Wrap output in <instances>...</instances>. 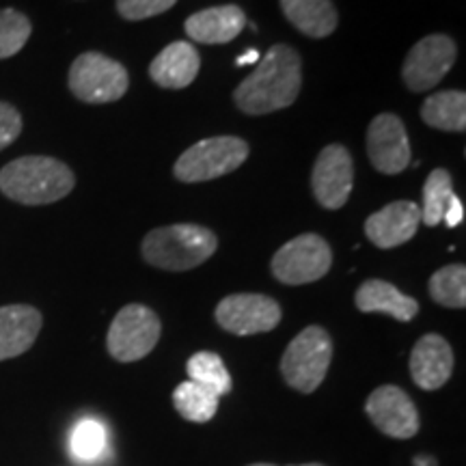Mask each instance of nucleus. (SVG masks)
Wrapping results in <instances>:
<instances>
[{
	"label": "nucleus",
	"instance_id": "obj_1",
	"mask_svg": "<svg viewBox=\"0 0 466 466\" xmlns=\"http://www.w3.org/2000/svg\"><path fill=\"white\" fill-rule=\"evenodd\" d=\"M302 86V58L291 46L277 44L259 58L255 72L233 91L244 115H270L291 106Z\"/></svg>",
	"mask_w": 466,
	"mask_h": 466
},
{
	"label": "nucleus",
	"instance_id": "obj_2",
	"mask_svg": "<svg viewBox=\"0 0 466 466\" xmlns=\"http://www.w3.org/2000/svg\"><path fill=\"white\" fill-rule=\"evenodd\" d=\"M76 175L50 156H22L0 168V192L22 206H50L67 197Z\"/></svg>",
	"mask_w": 466,
	"mask_h": 466
},
{
	"label": "nucleus",
	"instance_id": "obj_3",
	"mask_svg": "<svg viewBox=\"0 0 466 466\" xmlns=\"http://www.w3.org/2000/svg\"><path fill=\"white\" fill-rule=\"evenodd\" d=\"M218 248L217 233L203 225L179 223L158 227L143 238L141 253L149 266L168 272H186L212 258Z\"/></svg>",
	"mask_w": 466,
	"mask_h": 466
},
{
	"label": "nucleus",
	"instance_id": "obj_4",
	"mask_svg": "<svg viewBox=\"0 0 466 466\" xmlns=\"http://www.w3.org/2000/svg\"><path fill=\"white\" fill-rule=\"evenodd\" d=\"M333 350V339L322 326L313 324L300 330L281 357V376L285 384L305 395L318 391L329 374Z\"/></svg>",
	"mask_w": 466,
	"mask_h": 466
},
{
	"label": "nucleus",
	"instance_id": "obj_5",
	"mask_svg": "<svg viewBox=\"0 0 466 466\" xmlns=\"http://www.w3.org/2000/svg\"><path fill=\"white\" fill-rule=\"evenodd\" d=\"M248 143L240 137H212L195 143L175 160L173 175L182 184H201L240 168L248 158Z\"/></svg>",
	"mask_w": 466,
	"mask_h": 466
},
{
	"label": "nucleus",
	"instance_id": "obj_6",
	"mask_svg": "<svg viewBox=\"0 0 466 466\" xmlns=\"http://www.w3.org/2000/svg\"><path fill=\"white\" fill-rule=\"evenodd\" d=\"M69 91L85 104H110L121 100L130 86L127 69L102 52L76 56L67 76Z\"/></svg>",
	"mask_w": 466,
	"mask_h": 466
},
{
	"label": "nucleus",
	"instance_id": "obj_7",
	"mask_svg": "<svg viewBox=\"0 0 466 466\" xmlns=\"http://www.w3.org/2000/svg\"><path fill=\"white\" fill-rule=\"evenodd\" d=\"M162 335L160 318L149 307L126 305L113 318L106 335L108 354L119 363H137L158 346Z\"/></svg>",
	"mask_w": 466,
	"mask_h": 466
},
{
	"label": "nucleus",
	"instance_id": "obj_8",
	"mask_svg": "<svg viewBox=\"0 0 466 466\" xmlns=\"http://www.w3.org/2000/svg\"><path fill=\"white\" fill-rule=\"evenodd\" d=\"M333 266V248L318 233L291 238L270 261L272 277L283 285L316 283L329 275Z\"/></svg>",
	"mask_w": 466,
	"mask_h": 466
},
{
	"label": "nucleus",
	"instance_id": "obj_9",
	"mask_svg": "<svg viewBox=\"0 0 466 466\" xmlns=\"http://www.w3.org/2000/svg\"><path fill=\"white\" fill-rule=\"evenodd\" d=\"M458 46L450 35H428L412 46L401 66V78L412 93L434 89L451 72Z\"/></svg>",
	"mask_w": 466,
	"mask_h": 466
},
{
	"label": "nucleus",
	"instance_id": "obj_10",
	"mask_svg": "<svg viewBox=\"0 0 466 466\" xmlns=\"http://www.w3.org/2000/svg\"><path fill=\"white\" fill-rule=\"evenodd\" d=\"M218 326L238 337L270 333L281 324L283 311L275 299L266 294H231L214 311Z\"/></svg>",
	"mask_w": 466,
	"mask_h": 466
},
{
	"label": "nucleus",
	"instance_id": "obj_11",
	"mask_svg": "<svg viewBox=\"0 0 466 466\" xmlns=\"http://www.w3.org/2000/svg\"><path fill=\"white\" fill-rule=\"evenodd\" d=\"M365 412L370 421L389 439L408 441L417 436L421 428L415 401L395 384H382L371 391L365 401Z\"/></svg>",
	"mask_w": 466,
	"mask_h": 466
},
{
	"label": "nucleus",
	"instance_id": "obj_12",
	"mask_svg": "<svg viewBox=\"0 0 466 466\" xmlns=\"http://www.w3.org/2000/svg\"><path fill=\"white\" fill-rule=\"evenodd\" d=\"M354 186V160L348 147L339 143L326 145L319 151L311 173V188L324 209H341Z\"/></svg>",
	"mask_w": 466,
	"mask_h": 466
},
{
	"label": "nucleus",
	"instance_id": "obj_13",
	"mask_svg": "<svg viewBox=\"0 0 466 466\" xmlns=\"http://www.w3.org/2000/svg\"><path fill=\"white\" fill-rule=\"evenodd\" d=\"M367 156L384 175H398L410 165V141L404 121L393 113H380L367 127Z\"/></svg>",
	"mask_w": 466,
	"mask_h": 466
},
{
	"label": "nucleus",
	"instance_id": "obj_14",
	"mask_svg": "<svg viewBox=\"0 0 466 466\" xmlns=\"http://www.w3.org/2000/svg\"><path fill=\"white\" fill-rule=\"evenodd\" d=\"M421 225V208L415 201H393L365 220V236L374 247L389 250L410 242Z\"/></svg>",
	"mask_w": 466,
	"mask_h": 466
},
{
	"label": "nucleus",
	"instance_id": "obj_15",
	"mask_svg": "<svg viewBox=\"0 0 466 466\" xmlns=\"http://www.w3.org/2000/svg\"><path fill=\"white\" fill-rule=\"evenodd\" d=\"M453 374V350L445 337L428 333L410 352L412 382L423 391H439Z\"/></svg>",
	"mask_w": 466,
	"mask_h": 466
},
{
	"label": "nucleus",
	"instance_id": "obj_16",
	"mask_svg": "<svg viewBox=\"0 0 466 466\" xmlns=\"http://www.w3.org/2000/svg\"><path fill=\"white\" fill-rule=\"evenodd\" d=\"M44 318L31 305L0 307V360H9L28 352L37 341Z\"/></svg>",
	"mask_w": 466,
	"mask_h": 466
},
{
	"label": "nucleus",
	"instance_id": "obj_17",
	"mask_svg": "<svg viewBox=\"0 0 466 466\" xmlns=\"http://www.w3.org/2000/svg\"><path fill=\"white\" fill-rule=\"evenodd\" d=\"M247 26V15L238 5H220V7H209L192 14L186 20V35L197 44L220 46L229 44L242 28Z\"/></svg>",
	"mask_w": 466,
	"mask_h": 466
},
{
	"label": "nucleus",
	"instance_id": "obj_18",
	"mask_svg": "<svg viewBox=\"0 0 466 466\" xmlns=\"http://www.w3.org/2000/svg\"><path fill=\"white\" fill-rule=\"evenodd\" d=\"M201 69V56L190 42L168 44L158 56L151 61L149 76L162 89H186L195 83Z\"/></svg>",
	"mask_w": 466,
	"mask_h": 466
},
{
	"label": "nucleus",
	"instance_id": "obj_19",
	"mask_svg": "<svg viewBox=\"0 0 466 466\" xmlns=\"http://www.w3.org/2000/svg\"><path fill=\"white\" fill-rule=\"evenodd\" d=\"M354 305L360 313H387L398 322H410L419 313V302L412 296L382 279H370L360 285L354 294Z\"/></svg>",
	"mask_w": 466,
	"mask_h": 466
},
{
	"label": "nucleus",
	"instance_id": "obj_20",
	"mask_svg": "<svg viewBox=\"0 0 466 466\" xmlns=\"http://www.w3.org/2000/svg\"><path fill=\"white\" fill-rule=\"evenodd\" d=\"M281 9L291 26L313 39L329 37L339 25L333 0H281Z\"/></svg>",
	"mask_w": 466,
	"mask_h": 466
},
{
	"label": "nucleus",
	"instance_id": "obj_21",
	"mask_svg": "<svg viewBox=\"0 0 466 466\" xmlns=\"http://www.w3.org/2000/svg\"><path fill=\"white\" fill-rule=\"evenodd\" d=\"M421 119L425 126L442 132L466 130V93L447 89L430 96L421 106Z\"/></svg>",
	"mask_w": 466,
	"mask_h": 466
},
{
	"label": "nucleus",
	"instance_id": "obj_22",
	"mask_svg": "<svg viewBox=\"0 0 466 466\" xmlns=\"http://www.w3.org/2000/svg\"><path fill=\"white\" fill-rule=\"evenodd\" d=\"M220 398L201 384L186 380L177 384L173 391V406L179 417L190 423H208L212 421L218 410Z\"/></svg>",
	"mask_w": 466,
	"mask_h": 466
},
{
	"label": "nucleus",
	"instance_id": "obj_23",
	"mask_svg": "<svg viewBox=\"0 0 466 466\" xmlns=\"http://www.w3.org/2000/svg\"><path fill=\"white\" fill-rule=\"evenodd\" d=\"M430 299L436 305L447 309L466 307V268L462 264H450L436 270L428 283Z\"/></svg>",
	"mask_w": 466,
	"mask_h": 466
},
{
	"label": "nucleus",
	"instance_id": "obj_24",
	"mask_svg": "<svg viewBox=\"0 0 466 466\" xmlns=\"http://www.w3.org/2000/svg\"><path fill=\"white\" fill-rule=\"evenodd\" d=\"M186 371H188V378L192 382L201 384V387L209 389L218 395L231 393L233 382L229 371L223 363V359L218 357L217 352H197L192 354L186 363Z\"/></svg>",
	"mask_w": 466,
	"mask_h": 466
},
{
	"label": "nucleus",
	"instance_id": "obj_25",
	"mask_svg": "<svg viewBox=\"0 0 466 466\" xmlns=\"http://www.w3.org/2000/svg\"><path fill=\"white\" fill-rule=\"evenodd\" d=\"M453 195L456 192H453L451 173L445 171V168H434L423 184L421 223L428 227L441 225L447 203H450Z\"/></svg>",
	"mask_w": 466,
	"mask_h": 466
},
{
	"label": "nucleus",
	"instance_id": "obj_26",
	"mask_svg": "<svg viewBox=\"0 0 466 466\" xmlns=\"http://www.w3.org/2000/svg\"><path fill=\"white\" fill-rule=\"evenodd\" d=\"M31 20L15 9H0V61L25 48L31 37Z\"/></svg>",
	"mask_w": 466,
	"mask_h": 466
},
{
	"label": "nucleus",
	"instance_id": "obj_27",
	"mask_svg": "<svg viewBox=\"0 0 466 466\" xmlns=\"http://www.w3.org/2000/svg\"><path fill=\"white\" fill-rule=\"evenodd\" d=\"M104 447H106V430L96 419H83L74 428L72 434V453L76 458L91 462V460L100 458Z\"/></svg>",
	"mask_w": 466,
	"mask_h": 466
},
{
	"label": "nucleus",
	"instance_id": "obj_28",
	"mask_svg": "<svg viewBox=\"0 0 466 466\" xmlns=\"http://www.w3.org/2000/svg\"><path fill=\"white\" fill-rule=\"evenodd\" d=\"M175 3L177 0H116V11L124 20L138 22L165 14V11L175 7Z\"/></svg>",
	"mask_w": 466,
	"mask_h": 466
},
{
	"label": "nucleus",
	"instance_id": "obj_29",
	"mask_svg": "<svg viewBox=\"0 0 466 466\" xmlns=\"http://www.w3.org/2000/svg\"><path fill=\"white\" fill-rule=\"evenodd\" d=\"M22 115L14 104L0 102V151L7 149L22 134Z\"/></svg>",
	"mask_w": 466,
	"mask_h": 466
},
{
	"label": "nucleus",
	"instance_id": "obj_30",
	"mask_svg": "<svg viewBox=\"0 0 466 466\" xmlns=\"http://www.w3.org/2000/svg\"><path fill=\"white\" fill-rule=\"evenodd\" d=\"M462 218H464V208H462V201L458 199L456 195L451 197L450 203H447L445 208V214H442V223H445L450 229H453V227L462 225Z\"/></svg>",
	"mask_w": 466,
	"mask_h": 466
},
{
	"label": "nucleus",
	"instance_id": "obj_31",
	"mask_svg": "<svg viewBox=\"0 0 466 466\" xmlns=\"http://www.w3.org/2000/svg\"><path fill=\"white\" fill-rule=\"evenodd\" d=\"M259 58L261 56H259L258 50H247V52H244V55L238 56L236 66L242 67V66H250V63H259Z\"/></svg>",
	"mask_w": 466,
	"mask_h": 466
},
{
	"label": "nucleus",
	"instance_id": "obj_32",
	"mask_svg": "<svg viewBox=\"0 0 466 466\" xmlns=\"http://www.w3.org/2000/svg\"><path fill=\"white\" fill-rule=\"evenodd\" d=\"M248 466H277V464H266V462H255V464H248ZM289 466H326V464H319V462H307V464H289Z\"/></svg>",
	"mask_w": 466,
	"mask_h": 466
}]
</instances>
